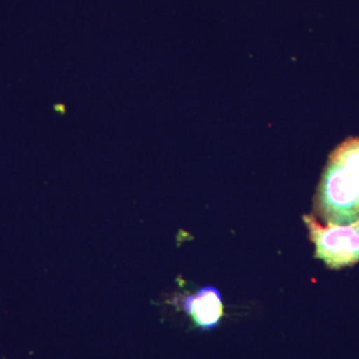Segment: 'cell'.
Instances as JSON below:
<instances>
[{"label":"cell","mask_w":359,"mask_h":359,"mask_svg":"<svg viewBox=\"0 0 359 359\" xmlns=\"http://www.w3.org/2000/svg\"><path fill=\"white\" fill-rule=\"evenodd\" d=\"M313 212L325 224L346 226L359 219V137L330 154L316 189Z\"/></svg>","instance_id":"1"},{"label":"cell","mask_w":359,"mask_h":359,"mask_svg":"<svg viewBox=\"0 0 359 359\" xmlns=\"http://www.w3.org/2000/svg\"><path fill=\"white\" fill-rule=\"evenodd\" d=\"M302 219L316 247V259L332 269L359 264V219L346 226L330 224L323 226L314 214L304 215Z\"/></svg>","instance_id":"2"},{"label":"cell","mask_w":359,"mask_h":359,"mask_svg":"<svg viewBox=\"0 0 359 359\" xmlns=\"http://www.w3.org/2000/svg\"><path fill=\"white\" fill-rule=\"evenodd\" d=\"M182 306L196 325L205 330L216 327L224 316L222 295L214 287H203L195 295L185 297Z\"/></svg>","instance_id":"3"}]
</instances>
